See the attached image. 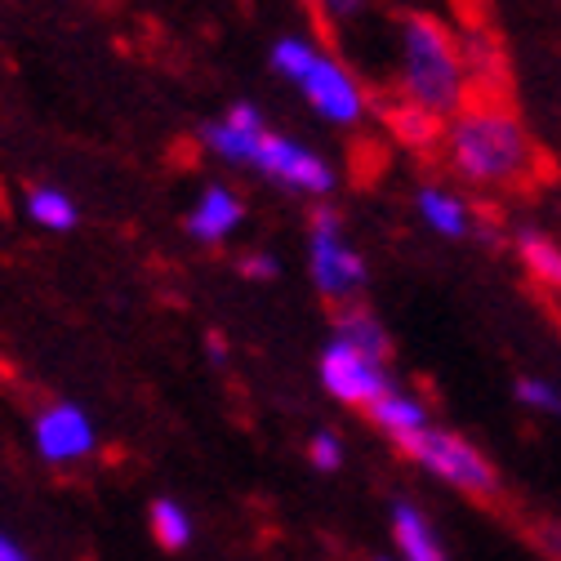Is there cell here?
Instances as JSON below:
<instances>
[{
  "mask_svg": "<svg viewBox=\"0 0 561 561\" xmlns=\"http://www.w3.org/2000/svg\"><path fill=\"white\" fill-rule=\"evenodd\" d=\"M442 157L463 183L495 192H539L557 174L508 99H468L463 112L446 121Z\"/></svg>",
  "mask_w": 561,
  "mask_h": 561,
  "instance_id": "cell-1",
  "label": "cell"
},
{
  "mask_svg": "<svg viewBox=\"0 0 561 561\" xmlns=\"http://www.w3.org/2000/svg\"><path fill=\"white\" fill-rule=\"evenodd\" d=\"M392 45H397V85L401 99L424 112L450 121L472 99L463 41L428 10H397L392 14Z\"/></svg>",
  "mask_w": 561,
  "mask_h": 561,
  "instance_id": "cell-2",
  "label": "cell"
},
{
  "mask_svg": "<svg viewBox=\"0 0 561 561\" xmlns=\"http://www.w3.org/2000/svg\"><path fill=\"white\" fill-rule=\"evenodd\" d=\"M267 62L280 81H290L304 103L325 116L330 125H362L370 116V90L357 81V72L330 49L312 45L308 36H276L267 49Z\"/></svg>",
  "mask_w": 561,
  "mask_h": 561,
  "instance_id": "cell-3",
  "label": "cell"
},
{
  "mask_svg": "<svg viewBox=\"0 0 561 561\" xmlns=\"http://www.w3.org/2000/svg\"><path fill=\"white\" fill-rule=\"evenodd\" d=\"M308 276L312 286L321 290V299H330L334 308L343 304H362V290L370 280L366 254L347 241L343 215L330 205H321L312 224H308Z\"/></svg>",
  "mask_w": 561,
  "mask_h": 561,
  "instance_id": "cell-4",
  "label": "cell"
},
{
  "mask_svg": "<svg viewBox=\"0 0 561 561\" xmlns=\"http://www.w3.org/2000/svg\"><path fill=\"white\" fill-rule=\"evenodd\" d=\"M405 459H414L419 468H428L433 477H442L446 485H455L459 495L477 500L481 508H504V481L495 472V463H490L472 442H463L459 433L450 428H428L424 437H419Z\"/></svg>",
  "mask_w": 561,
  "mask_h": 561,
  "instance_id": "cell-5",
  "label": "cell"
},
{
  "mask_svg": "<svg viewBox=\"0 0 561 561\" xmlns=\"http://www.w3.org/2000/svg\"><path fill=\"white\" fill-rule=\"evenodd\" d=\"M250 170H259L263 179L290 187L299 196H330L339 174L325 157H317L312 148H304L299 138L290 134H276V129H263L259 144H254V157H250Z\"/></svg>",
  "mask_w": 561,
  "mask_h": 561,
  "instance_id": "cell-6",
  "label": "cell"
},
{
  "mask_svg": "<svg viewBox=\"0 0 561 561\" xmlns=\"http://www.w3.org/2000/svg\"><path fill=\"white\" fill-rule=\"evenodd\" d=\"M321 383L339 405H353V410H370L379 397L392 392L383 362L357 353V347H347L339 339H330L321 353Z\"/></svg>",
  "mask_w": 561,
  "mask_h": 561,
  "instance_id": "cell-7",
  "label": "cell"
},
{
  "mask_svg": "<svg viewBox=\"0 0 561 561\" xmlns=\"http://www.w3.org/2000/svg\"><path fill=\"white\" fill-rule=\"evenodd\" d=\"M32 442L45 463H81L94 455L99 428L77 401H49L32 419Z\"/></svg>",
  "mask_w": 561,
  "mask_h": 561,
  "instance_id": "cell-8",
  "label": "cell"
},
{
  "mask_svg": "<svg viewBox=\"0 0 561 561\" xmlns=\"http://www.w3.org/2000/svg\"><path fill=\"white\" fill-rule=\"evenodd\" d=\"M241 224H245V196L228 183H205L192 209L183 215V232L196 245H224L241 232Z\"/></svg>",
  "mask_w": 561,
  "mask_h": 561,
  "instance_id": "cell-9",
  "label": "cell"
},
{
  "mask_svg": "<svg viewBox=\"0 0 561 561\" xmlns=\"http://www.w3.org/2000/svg\"><path fill=\"white\" fill-rule=\"evenodd\" d=\"M263 129H267V121H263V112L254 103H232L219 121L201 125V144H205L209 157H219L224 165L250 170V157H254V144H259Z\"/></svg>",
  "mask_w": 561,
  "mask_h": 561,
  "instance_id": "cell-10",
  "label": "cell"
},
{
  "mask_svg": "<svg viewBox=\"0 0 561 561\" xmlns=\"http://www.w3.org/2000/svg\"><path fill=\"white\" fill-rule=\"evenodd\" d=\"M366 419H370V424L405 455L419 437H424L428 428H433V419H428V410H424V401H419V397H410L405 388H397L392 383V392L388 397H379L370 410H366Z\"/></svg>",
  "mask_w": 561,
  "mask_h": 561,
  "instance_id": "cell-11",
  "label": "cell"
},
{
  "mask_svg": "<svg viewBox=\"0 0 561 561\" xmlns=\"http://www.w3.org/2000/svg\"><path fill=\"white\" fill-rule=\"evenodd\" d=\"M414 209H419V219H424V228L437 232V237H446V241L477 237V215H481V209L468 205L463 196H455L450 187L424 183V187L414 192Z\"/></svg>",
  "mask_w": 561,
  "mask_h": 561,
  "instance_id": "cell-12",
  "label": "cell"
},
{
  "mask_svg": "<svg viewBox=\"0 0 561 561\" xmlns=\"http://www.w3.org/2000/svg\"><path fill=\"white\" fill-rule=\"evenodd\" d=\"M375 116L383 121V129L397 138L401 148L410 152H428V148H442V138H446V121L424 112L419 103L410 99H379L375 103Z\"/></svg>",
  "mask_w": 561,
  "mask_h": 561,
  "instance_id": "cell-13",
  "label": "cell"
},
{
  "mask_svg": "<svg viewBox=\"0 0 561 561\" xmlns=\"http://www.w3.org/2000/svg\"><path fill=\"white\" fill-rule=\"evenodd\" d=\"M513 254L517 263L526 267L530 286L543 290V295H561V241H552L548 232L539 228H522L513 237Z\"/></svg>",
  "mask_w": 561,
  "mask_h": 561,
  "instance_id": "cell-14",
  "label": "cell"
},
{
  "mask_svg": "<svg viewBox=\"0 0 561 561\" xmlns=\"http://www.w3.org/2000/svg\"><path fill=\"white\" fill-rule=\"evenodd\" d=\"M330 325H334V339L347 343V347H357V353H366V357H375V362H388V357H392V339H388L383 321H379L366 304H343V308H334Z\"/></svg>",
  "mask_w": 561,
  "mask_h": 561,
  "instance_id": "cell-15",
  "label": "cell"
},
{
  "mask_svg": "<svg viewBox=\"0 0 561 561\" xmlns=\"http://www.w3.org/2000/svg\"><path fill=\"white\" fill-rule=\"evenodd\" d=\"M23 215L41 228V232H72L77 224H81V209H77V201L67 196L62 187H27V196H23Z\"/></svg>",
  "mask_w": 561,
  "mask_h": 561,
  "instance_id": "cell-16",
  "label": "cell"
},
{
  "mask_svg": "<svg viewBox=\"0 0 561 561\" xmlns=\"http://www.w3.org/2000/svg\"><path fill=\"white\" fill-rule=\"evenodd\" d=\"M392 535H397V548H401L405 561H446L428 517L419 513L414 504H397L392 508Z\"/></svg>",
  "mask_w": 561,
  "mask_h": 561,
  "instance_id": "cell-17",
  "label": "cell"
},
{
  "mask_svg": "<svg viewBox=\"0 0 561 561\" xmlns=\"http://www.w3.org/2000/svg\"><path fill=\"white\" fill-rule=\"evenodd\" d=\"M148 526H152V539L165 548V552H183L192 543V517L179 500H157L148 508Z\"/></svg>",
  "mask_w": 561,
  "mask_h": 561,
  "instance_id": "cell-18",
  "label": "cell"
},
{
  "mask_svg": "<svg viewBox=\"0 0 561 561\" xmlns=\"http://www.w3.org/2000/svg\"><path fill=\"white\" fill-rule=\"evenodd\" d=\"M308 5H312L317 23H321L325 32H334V36L353 32V27L370 14V0H308Z\"/></svg>",
  "mask_w": 561,
  "mask_h": 561,
  "instance_id": "cell-19",
  "label": "cell"
},
{
  "mask_svg": "<svg viewBox=\"0 0 561 561\" xmlns=\"http://www.w3.org/2000/svg\"><path fill=\"white\" fill-rule=\"evenodd\" d=\"M517 401H526L543 414H561V392L548 379H517Z\"/></svg>",
  "mask_w": 561,
  "mask_h": 561,
  "instance_id": "cell-20",
  "label": "cell"
},
{
  "mask_svg": "<svg viewBox=\"0 0 561 561\" xmlns=\"http://www.w3.org/2000/svg\"><path fill=\"white\" fill-rule=\"evenodd\" d=\"M308 459H312V468L334 472V468H343V442H339L334 433H312V442H308Z\"/></svg>",
  "mask_w": 561,
  "mask_h": 561,
  "instance_id": "cell-21",
  "label": "cell"
},
{
  "mask_svg": "<svg viewBox=\"0 0 561 561\" xmlns=\"http://www.w3.org/2000/svg\"><path fill=\"white\" fill-rule=\"evenodd\" d=\"M237 267H241L245 280H276L280 276V259L272 250H245Z\"/></svg>",
  "mask_w": 561,
  "mask_h": 561,
  "instance_id": "cell-22",
  "label": "cell"
},
{
  "mask_svg": "<svg viewBox=\"0 0 561 561\" xmlns=\"http://www.w3.org/2000/svg\"><path fill=\"white\" fill-rule=\"evenodd\" d=\"M530 543L548 557V561H561V522H539L530 530Z\"/></svg>",
  "mask_w": 561,
  "mask_h": 561,
  "instance_id": "cell-23",
  "label": "cell"
},
{
  "mask_svg": "<svg viewBox=\"0 0 561 561\" xmlns=\"http://www.w3.org/2000/svg\"><path fill=\"white\" fill-rule=\"evenodd\" d=\"M0 561H32V557H27L10 535H0Z\"/></svg>",
  "mask_w": 561,
  "mask_h": 561,
  "instance_id": "cell-24",
  "label": "cell"
},
{
  "mask_svg": "<svg viewBox=\"0 0 561 561\" xmlns=\"http://www.w3.org/2000/svg\"><path fill=\"white\" fill-rule=\"evenodd\" d=\"M205 347H209V357H215V362H224V357H228V343H224V334H209V339H205Z\"/></svg>",
  "mask_w": 561,
  "mask_h": 561,
  "instance_id": "cell-25",
  "label": "cell"
},
{
  "mask_svg": "<svg viewBox=\"0 0 561 561\" xmlns=\"http://www.w3.org/2000/svg\"><path fill=\"white\" fill-rule=\"evenodd\" d=\"M370 561H383V557H370Z\"/></svg>",
  "mask_w": 561,
  "mask_h": 561,
  "instance_id": "cell-26",
  "label": "cell"
}]
</instances>
